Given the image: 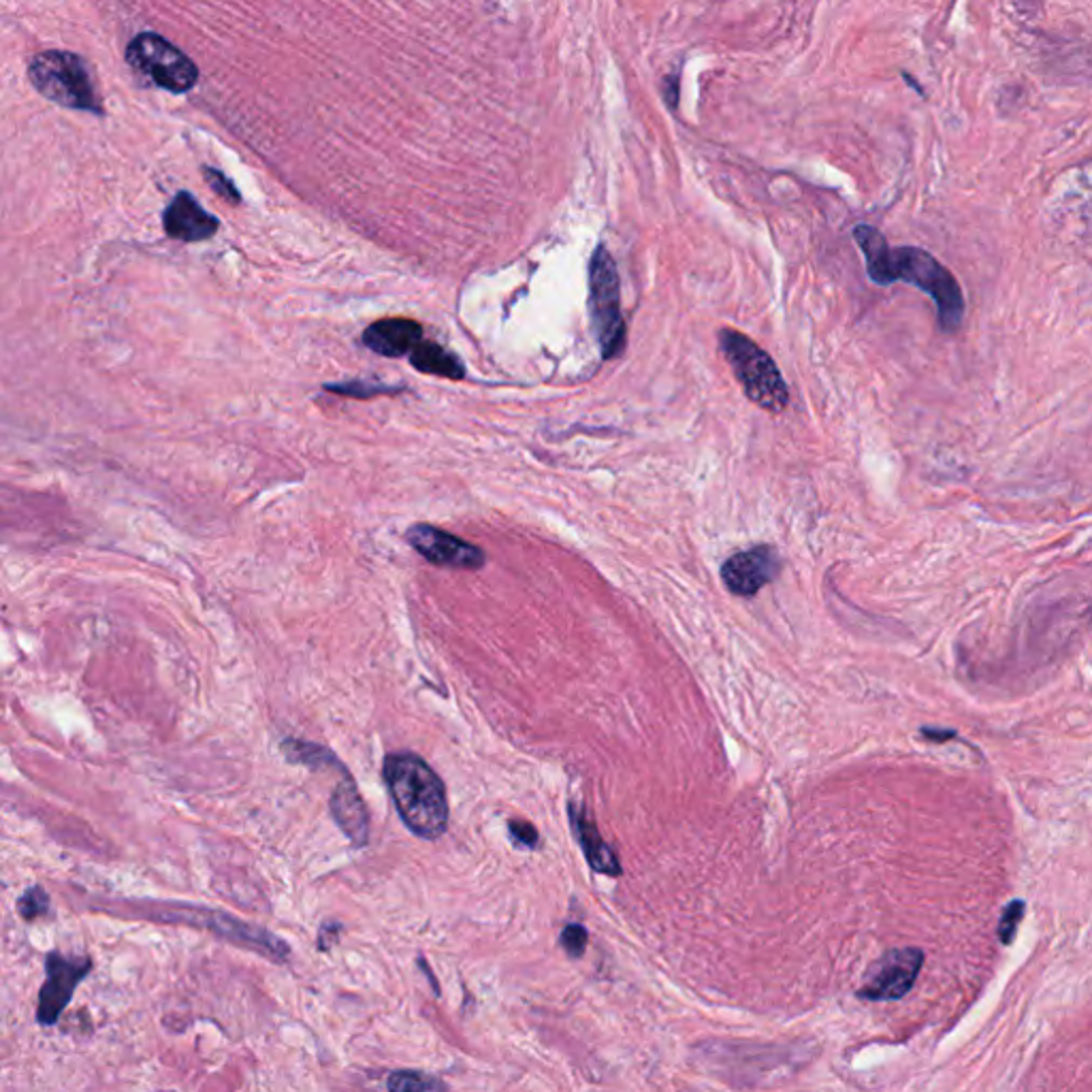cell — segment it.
<instances>
[{
  "instance_id": "obj_1",
  "label": "cell",
  "mask_w": 1092,
  "mask_h": 1092,
  "mask_svg": "<svg viewBox=\"0 0 1092 1092\" xmlns=\"http://www.w3.org/2000/svg\"><path fill=\"white\" fill-rule=\"evenodd\" d=\"M853 238L864 255L866 271L876 284L888 286L897 280L918 286L937 305L943 332H956L964 316V297L956 278L926 250L897 248L892 250L886 238L872 227H855Z\"/></svg>"
},
{
  "instance_id": "obj_2",
  "label": "cell",
  "mask_w": 1092,
  "mask_h": 1092,
  "mask_svg": "<svg viewBox=\"0 0 1092 1092\" xmlns=\"http://www.w3.org/2000/svg\"><path fill=\"white\" fill-rule=\"evenodd\" d=\"M384 784L403 824L420 839H438L449 828V798L443 779L410 751L384 759Z\"/></svg>"
},
{
  "instance_id": "obj_3",
  "label": "cell",
  "mask_w": 1092,
  "mask_h": 1092,
  "mask_svg": "<svg viewBox=\"0 0 1092 1092\" xmlns=\"http://www.w3.org/2000/svg\"><path fill=\"white\" fill-rule=\"evenodd\" d=\"M719 346L745 395L767 412L779 414L790 403L788 384L767 351L734 330L719 332Z\"/></svg>"
},
{
  "instance_id": "obj_4",
  "label": "cell",
  "mask_w": 1092,
  "mask_h": 1092,
  "mask_svg": "<svg viewBox=\"0 0 1092 1092\" xmlns=\"http://www.w3.org/2000/svg\"><path fill=\"white\" fill-rule=\"evenodd\" d=\"M29 77L39 94L56 105L100 116L102 107L86 62L71 52H43L33 58Z\"/></svg>"
},
{
  "instance_id": "obj_5",
  "label": "cell",
  "mask_w": 1092,
  "mask_h": 1092,
  "mask_svg": "<svg viewBox=\"0 0 1092 1092\" xmlns=\"http://www.w3.org/2000/svg\"><path fill=\"white\" fill-rule=\"evenodd\" d=\"M589 307L594 330L604 359H615L625 349V320L621 314L619 274L610 252L604 246L591 257L589 265Z\"/></svg>"
},
{
  "instance_id": "obj_6",
  "label": "cell",
  "mask_w": 1092,
  "mask_h": 1092,
  "mask_svg": "<svg viewBox=\"0 0 1092 1092\" xmlns=\"http://www.w3.org/2000/svg\"><path fill=\"white\" fill-rule=\"evenodd\" d=\"M127 62L156 86L175 94L192 90L199 79L196 64L169 41L152 33H144L129 43Z\"/></svg>"
},
{
  "instance_id": "obj_7",
  "label": "cell",
  "mask_w": 1092,
  "mask_h": 1092,
  "mask_svg": "<svg viewBox=\"0 0 1092 1092\" xmlns=\"http://www.w3.org/2000/svg\"><path fill=\"white\" fill-rule=\"evenodd\" d=\"M406 538L412 549L433 566L455 570H481L487 562L483 549H478V546L433 525H412Z\"/></svg>"
},
{
  "instance_id": "obj_8",
  "label": "cell",
  "mask_w": 1092,
  "mask_h": 1092,
  "mask_svg": "<svg viewBox=\"0 0 1092 1092\" xmlns=\"http://www.w3.org/2000/svg\"><path fill=\"white\" fill-rule=\"evenodd\" d=\"M92 962L88 958H64L60 952H50L45 958L48 979L39 993L37 1020L43 1027H52L62 1016L64 1008L73 999L75 989L88 977Z\"/></svg>"
},
{
  "instance_id": "obj_9",
  "label": "cell",
  "mask_w": 1092,
  "mask_h": 1092,
  "mask_svg": "<svg viewBox=\"0 0 1092 1092\" xmlns=\"http://www.w3.org/2000/svg\"><path fill=\"white\" fill-rule=\"evenodd\" d=\"M922 962L924 954L916 947L890 952L868 971L860 997L868 1001H895L905 997L916 984Z\"/></svg>"
},
{
  "instance_id": "obj_10",
  "label": "cell",
  "mask_w": 1092,
  "mask_h": 1092,
  "mask_svg": "<svg viewBox=\"0 0 1092 1092\" xmlns=\"http://www.w3.org/2000/svg\"><path fill=\"white\" fill-rule=\"evenodd\" d=\"M779 575V558L773 546H753L749 551L732 556L723 568L721 577L730 594L734 596H755L761 587L775 581Z\"/></svg>"
},
{
  "instance_id": "obj_11",
  "label": "cell",
  "mask_w": 1092,
  "mask_h": 1092,
  "mask_svg": "<svg viewBox=\"0 0 1092 1092\" xmlns=\"http://www.w3.org/2000/svg\"><path fill=\"white\" fill-rule=\"evenodd\" d=\"M165 918H177V920H184L186 924H192L194 920H203L201 926L218 933V935H225L227 939L236 941V943H242V945H250L255 949H261L265 952L267 956L271 958H284L288 954V945L284 941H280L278 937L269 935L265 928H259V926H250L242 920H236L223 911H207V909H192V907H184L180 914H169Z\"/></svg>"
},
{
  "instance_id": "obj_12",
  "label": "cell",
  "mask_w": 1092,
  "mask_h": 1092,
  "mask_svg": "<svg viewBox=\"0 0 1092 1092\" xmlns=\"http://www.w3.org/2000/svg\"><path fill=\"white\" fill-rule=\"evenodd\" d=\"M163 227L171 240L194 244L213 238L221 223L209 211H205L192 194L177 192L165 209Z\"/></svg>"
},
{
  "instance_id": "obj_13",
  "label": "cell",
  "mask_w": 1092,
  "mask_h": 1092,
  "mask_svg": "<svg viewBox=\"0 0 1092 1092\" xmlns=\"http://www.w3.org/2000/svg\"><path fill=\"white\" fill-rule=\"evenodd\" d=\"M422 340V326L412 318H382L370 324L363 344L382 357H406Z\"/></svg>"
},
{
  "instance_id": "obj_14",
  "label": "cell",
  "mask_w": 1092,
  "mask_h": 1092,
  "mask_svg": "<svg viewBox=\"0 0 1092 1092\" xmlns=\"http://www.w3.org/2000/svg\"><path fill=\"white\" fill-rule=\"evenodd\" d=\"M332 813L338 826L355 845H365L370 836V815L359 790L351 779L340 784L332 796Z\"/></svg>"
},
{
  "instance_id": "obj_15",
  "label": "cell",
  "mask_w": 1092,
  "mask_h": 1092,
  "mask_svg": "<svg viewBox=\"0 0 1092 1092\" xmlns=\"http://www.w3.org/2000/svg\"><path fill=\"white\" fill-rule=\"evenodd\" d=\"M570 824H572V830L587 855V862L594 870L598 872H606V876H621V864L617 860V855L613 853V849L602 841L600 832L596 830L594 822L585 815V811H579L577 807H570Z\"/></svg>"
},
{
  "instance_id": "obj_16",
  "label": "cell",
  "mask_w": 1092,
  "mask_h": 1092,
  "mask_svg": "<svg viewBox=\"0 0 1092 1092\" xmlns=\"http://www.w3.org/2000/svg\"><path fill=\"white\" fill-rule=\"evenodd\" d=\"M408 357H410V363L414 365V370L420 374L440 376V378H449V380H462L466 376L464 363L457 359V355H453L451 351L443 349L435 342L420 340L418 346Z\"/></svg>"
},
{
  "instance_id": "obj_17",
  "label": "cell",
  "mask_w": 1092,
  "mask_h": 1092,
  "mask_svg": "<svg viewBox=\"0 0 1092 1092\" xmlns=\"http://www.w3.org/2000/svg\"><path fill=\"white\" fill-rule=\"evenodd\" d=\"M387 1086L391 1090H443V1088H447L445 1081L435 1079L431 1075H425V1073H414V1071L393 1073L389 1077Z\"/></svg>"
},
{
  "instance_id": "obj_18",
  "label": "cell",
  "mask_w": 1092,
  "mask_h": 1092,
  "mask_svg": "<svg viewBox=\"0 0 1092 1092\" xmlns=\"http://www.w3.org/2000/svg\"><path fill=\"white\" fill-rule=\"evenodd\" d=\"M18 911L24 920L33 922V920H39L43 916L50 914V897L45 895L43 888L39 886H33L31 890H26L20 901H18Z\"/></svg>"
},
{
  "instance_id": "obj_19",
  "label": "cell",
  "mask_w": 1092,
  "mask_h": 1092,
  "mask_svg": "<svg viewBox=\"0 0 1092 1092\" xmlns=\"http://www.w3.org/2000/svg\"><path fill=\"white\" fill-rule=\"evenodd\" d=\"M203 175H205L207 184L211 186V190H213L218 196H223L225 201H229V203H233V205H238V203L242 201V196H240V192H238L236 184H233L227 175H223L221 171H215V169H211V167H205V169H203Z\"/></svg>"
},
{
  "instance_id": "obj_20",
  "label": "cell",
  "mask_w": 1092,
  "mask_h": 1092,
  "mask_svg": "<svg viewBox=\"0 0 1092 1092\" xmlns=\"http://www.w3.org/2000/svg\"><path fill=\"white\" fill-rule=\"evenodd\" d=\"M326 391H334V393L349 395V397H361V399H368V397H374V395L397 393L399 389L378 387V384H365V382H344V384H326Z\"/></svg>"
},
{
  "instance_id": "obj_21",
  "label": "cell",
  "mask_w": 1092,
  "mask_h": 1092,
  "mask_svg": "<svg viewBox=\"0 0 1092 1092\" xmlns=\"http://www.w3.org/2000/svg\"><path fill=\"white\" fill-rule=\"evenodd\" d=\"M587 939H589L587 930H585L583 926H579V924H570V926L564 930V935H562V943H564L566 952H568L572 958H581V956L585 954V949H587Z\"/></svg>"
},
{
  "instance_id": "obj_22",
  "label": "cell",
  "mask_w": 1092,
  "mask_h": 1092,
  "mask_svg": "<svg viewBox=\"0 0 1092 1092\" xmlns=\"http://www.w3.org/2000/svg\"><path fill=\"white\" fill-rule=\"evenodd\" d=\"M510 836L512 841L519 845V847H525V849H535L538 843H540V834L538 830L529 824V822H523V820H516V822H510Z\"/></svg>"
},
{
  "instance_id": "obj_23",
  "label": "cell",
  "mask_w": 1092,
  "mask_h": 1092,
  "mask_svg": "<svg viewBox=\"0 0 1092 1092\" xmlns=\"http://www.w3.org/2000/svg\"><path fill=\"white\" fill-rule=\"evenodd\" d=\"M1022 916H1024V905H1022L1020 901L1012 903V905L1005 909L1003 920H1001V928H999V935H1001L1003 943H1010V941L1014 939L1016 928H1018V924H1020Z\"/></svg>"
},
{
  "instance_id": "obj_24",
  "label": "cell",
  "mask_w": 1092,
  "mask_h": 1092,
  "mask_svg": "<svg viewBox=\"0 0 1092 1092\" xmlns=\"http://www.w3.org/2000/svg\"><path fill=\"white\" fill-rule=\"evenodd\" d=\"M666 83H669V88H671V94L666 96V100H669V105H671V107H677V102H679V75H677V77H675V75H671V77L666 79Z\"/></svg>"
}]
</instances>
